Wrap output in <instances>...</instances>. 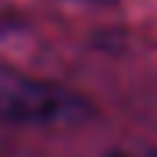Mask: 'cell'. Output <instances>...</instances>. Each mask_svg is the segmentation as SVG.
I'll list each match as a JSON object with an SVG mask.
<instances>
[{
    "label": "cell",
    "mask_w": 157,
    "mask_h": 157,
    "mask_svg": "<svg viewBox=\"0 0 157 157\" xmlns=\"http://www.w3.org/2000/svg\"><path fill=\"white\" fill-rule=\"evenodd\" d=\"M78 107L82 100L57 82L0 71V125H57Z\"/></svg>",
    "instance_id": "6da1fadb"
},
{
    "label": "cell",
    "mask_w": 157,
    "mask_h": 157,
    "mask_svg": "<svg viewBox=\"0 0 157 157\" xmlns=\"http://www.w3.org/2000/svg\"><path fill=\"white\" fill-rule=\"evenodd\" d=\"M107 157H157V154H147V150H118V154H107Z\"/></svg>",
    "instance_id": "7a4b0ae2"
},
{
    "label": "cell",
    "mask_w": 157,
    "mask_h": 157,
    "mask_svg": "<svg viewBox=\"0 0 157 157\" xmlns=\"http://www.w3.org/2000/svg\"><path fill=\"white\" fill-rule=\"evenodd\" d=\"M71 4H111V0H71Z\"/></svg>",
    "instance_id": "3957f363"
}]
</instances>
